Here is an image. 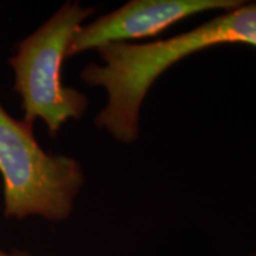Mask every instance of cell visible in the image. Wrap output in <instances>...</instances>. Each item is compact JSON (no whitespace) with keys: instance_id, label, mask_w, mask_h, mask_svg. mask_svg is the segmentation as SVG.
<instances>
[{"instance_id":"3957f363","label":"cell","mask_w":256,"mask_h":256,"mask_svg":"<svg viewBox=\"0 0 256 256\" xmlns=\"http://www.w3.org/2000/svg\"><path fill=\"white\" fill-rule=\"evenodd\" d=\"M96 12L92 6L67 2L36 32L23 38L9 58L14 73V92L20 96L24 121L34 126L43 120L48 134L56 137L68 120L82 118L88 98L64 86L63 68L67 50L82 23Z\"/></svg>"},{"instance_id":"277c9868","label":"cell","mask_w":256,"mask_h":256,"mask_svg":"<svg viewBox=\"0 0 256 256\" xmlns=\"http://www.w3.org/2000/svg\"><path fill=\"white\" fill-rule=\"evenodd\" d=\"M239 0H131L111 13L82 26L72 40L67 58L88 50L131 43L156 36L185 18L210 12L235 9Z\"/></svg>"},{"instance_id":"6da1fadb","label":"cell","mask_w":256,"mask_h":256,"mask_svg":"<svg viewBox=\"0 0 256 256\" xmlns=\"http://www.w3.org/2000/svg\"><path fill=\"white\" fill-rule=\"evenodd\" d=\"M222 44L256 48V2L242 3L166 40L100 47L101 64H88L80 74L87 86L101 87L108 96L96 126L122 144L134 142L140 136L142 101L156 78L182 58Z\"/></svg>"},{"instance_id":"5b68a950","label":"cell","mask_w":256,"mask_h":256,"mask_svg":"<svg viewBox=\"0 0 256 256\" xmlns=\"http://www.w3.org/2000/svg\"><path fill=\"white\" fill-rule=\"evenodd\" d=\"M0 256H33V255H32V254H28V250H20V249L10 250V252H6V250L0 249Z\"/></svg>"},{"instance_id":"8992f818","label":"cell","mask_w":256,"mask_h":256,"mask_svg":"<svg viewBox=\"0 0 256 256\" xmlns=\"http://www.w3.org/2000/svg\"><path fill=\"white\" fill-rule=\"evenodd\" d=\"M254 256H256V255H254Z\"/></svg>"},{"instance_id":"7a4b0ae2","label":"cell","mask_w":256,"mask_h":256,"mask_svg":"<svg viewBox=\"0 0 256 256\" xmlns=\"http://www.w3.org/2000/svg\"><path fill=\"white\" fill-rule=\"evenodd\" d=\"M33 124L12 117L0 104V176L4 218L42 216L66 220L84 184L73 156L48 154L37 142Z\"/></svg>"}]
</instances>
